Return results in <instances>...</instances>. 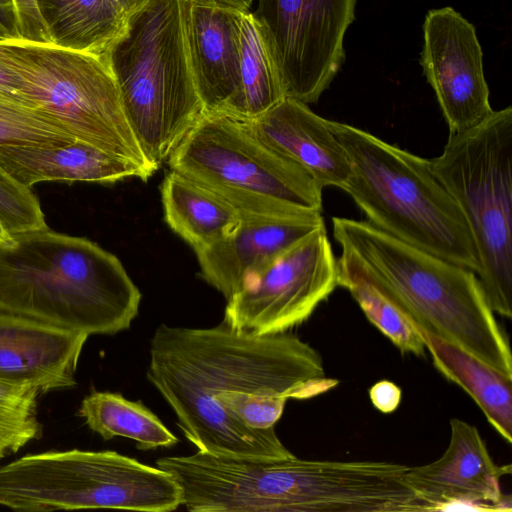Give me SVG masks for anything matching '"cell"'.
Segmentation results:
<instances>
[{"label": "cell", "instance_id": "obj_26", "mask_svg": "<svg viewBox=\"0 0 512 512\" xmlns=\"http://www.w3.org/2000/svg\"><path fill=\"white\" fill-rule=\"evenodd\" d=\"M41 395L34 386L0 380V459L42 436L38 418Z\"/></svg>", "mask_w": 512, "mask_h": 512}, {"label": "cell", "instance_id": "obj_19", "mask_svg": "<svg viewBox=\"0 0 512 512\" xmlns=\"http://www.w3.org/2000/svg\"><path fill=\"white\" fill-rule=\"evenodd\" d=\"M160 194L165 222L194 251L223 239L239 222L231 204L174 170L165 175Z\"/></svg>", "mask_w": 512, "mask_h": 512}, {"label": "cell", "instance_id": "obj_1", "mask_svg": "<svg viewBox=\"0 0 512 512\" xmlns=\"http://www.w3.org/2000/svg\"><path fill=\"white\" fill-rule=\"evenodd\" d=\"M147 379L198 451L241 457L220 413L227 394L304 400L338 385L317 350L286 332L254 334L224 322L210 328L160 324L150 341Z\"/></svg>", "mask_w": 512, "mask_h": 512}, {"label": "cell", "instance_id": "obj_14", "mask_svg": "<svg viewBox=\"0 0 512 512\" xmlns=\"http://www.w3.org/2000/svg\"><path fill=\"white\" fill-rule=\"evenodd\" d=\"M241 13L213 0H182L186 50L202 113L241 118Z\"/></svg>", "mask_w": 512, "mask_h": 512}, {"label": "cell", "instance_id": "obj_2", "mask_svg": "<svg viewBox=\"0 0 512 512\" xmlns=\"http://www.w3.org/2000/svg\"><path fill=\"white\" fill-rule=\"evenodd\" d=\"M141 298L120 260L87 238L47 228L0 245V311L114 335L130 328Z\"/></svg>", "mask_w": 512, "mask_h": 512}, {"label": "cell", "instance_id": "obj_32", "mask_svg": "<svg viewBox=\"0 0 512 512\" xmlns=\"http://www.w3.org/2000/svg\"><path fill=\"white\" fill-rule=\"evenodd\" d=\"M120 10L126 17L129 13L133 12L146 0H115Z\"/></svg>", "mask_w": 512, "mask_h": 512}, {"label": "cell", "instance_id": "obj_18", "mask_svg": "<svg viewBox=\"0 0 512 512\" xmlns=\"http://www.w3.org/2000/svg\"><path fill=\"white\" fill-rule=\"evenodd\" d=\"M0 167L20 184L93 182L115 184L127 178L147 181L154 172L86 142L61 146H0Z\"/></svg>", "mask_w": 512, "mask_h": 512}, {"label": "cell", "instance_id": "obj_15", "mask_svg": "<svg viewBox=\"0 0 512 512\" xmlns=\"http://www.w3.org/2000/svg\"><path fill=\"white\" fill-rule=\"evenodd\" d=\"M239 214V222L230 234L194 251L201 278L225 299L237 291L248 273L325 228L321 212Z\"/></svg>", "mask_w": 512, "mask_h": 512}, {"label": "cell", "instance_id": "obj_22", "mask_svg": "<svg viewBox=\"0 0 512 512\" xmlns=\"http://www.w3.org/2000/svg\"><path fill=\"white\" fill-rule=\"evenodd\" d=\"M78 413L104 440L126 437L140 450L170 448L179 441L142 401L128 400L120 393L92 391L83 398Z\"/></svg>", "mask_w": 512, "mask_h": 512}, {"label": "cell", "instance_id": "obj_20", "mask_svg": "<svg viewBox=\"0 0 512 512\" xmlns=\"http://www.w3.org/2000/svg\"><path fill=\"white\" fill-rule=\"evenodd\" d=\"M421 334L435 368L459 385L477 403L489 424L512 441V377H509L467 351L424 330Z\"/></svg>", "mask_w": 512, "mask_h": 512}, {"label": "cell", "instance_id": "obj_5", "mask_svg": "<svg viewBox=\"0 0 512 512\" xmlns=\"http://www.w3.org/2000/svg\"><path fill=\"white\" fill-rule=\"evenodd\" d=\"M126 119L157 169L202 114L183 29L182 0H146L102 55Z\"/></svg>", "mask_w": 512, "mask_h": 512}, {"label": "cell", "instance_id": "obj_31", "mask_svg": "<svg viewBox=\"0 0 512 512\" xmlns=\"http://www.w3.org/2000/svg\"><path fill=\"white\" fill-rule=\"evenodd\" d=\"M0 92L20 101V80L0 59ZM23 102V101H22ZM25 103V102H24Z\"/></svg>", "mask_w": 512, "mask_h": 512}, {"label": "cell", "instance_id": "obj_21", "mask_svg": "<svg viewBox=\"0 0 512 512\" xmlns=\"http://www.w3.org/2000/svg\"><path fill=\"white\" fill-rule=\"evenodd\" d=\"M53 45L102 56L125 16L115 0H36Z\"/></svg>", "mask_w": 512, "mask_h": 512}, {"label": "cell", "instance_id": "obj_8", "mask_svg": "<svg viewBox=\"0 0 512 512\" xmlns=\"http://www.w3.org/2000/svg\"><path fill=\"white\" fill-rule=\"evenodd\" d=\"M167 162L239 213L322 212L323 188L264 143L248 120L202 113Z\"/></svg>", "mask_w": 512, "mask_h": 512}, {"label": "cell", "instance_id": "obj_24", "mask_svg": "<svg viewBox=\"0 0 512 512\" xmlns=\"http://www.w3.org/2000/svg\"><path fill=\"white\" fill-rule=\"evenodd\" d=\"M338 286L347 289L367 319L403 353L425 355L424 340L405 314L368 278L358 264L341 253Z\"/></svg>", "mask_w": 512, "mask_h": 512}, {"label": "cell", "instance_id": "obj_17", "mask_svg": "<svg viewBox=\"0 0 512 512\" xmlns=\"http://www.w3.org/2000/svg\"><path fill=\"white\" fill-rule=\"evenodd\" d=\"M248 122L264 143L303 168L322 188H345L351 175L348 156L329 120L306 103L285 97Z\"/></svg>", "mask_w": 512, "mask_h": 512}, {"label": "cell", "instance_id": "obj_4", "mask_svg": "<svg viewBox=\"0 0 512 512\" xmlns=\"http://www.w3.org/2000/svg\"><path fill=\"white\" fill-rule=\"evenodd\" d=\"M329 126L351 165L343 190L368 222L478 275L480 259L470 228L434 175L430 160L349 124L329 120Z\"/></svg>", "mask_w": 512, "mask_h": 512}, {"label": "cell", "instance_id": "obj_30", "mask_svg": "<svg viewBox=\"0 0 512 512\" xmlns=\"http://www.w3.org/2000/svg\"><path fill=\"white\" fill-rule=\"evenodd\" d=\"M0 33L5 39H19L12 0H0Z\"/></svg>", "mask_w": 512, "mask_h": 512}, {"label": "cell", "instance_id": "obj_6", "mask_svg": "<svg viewBox=\"0 0 512 512\" xmlns=\"http://www.w3.org/2000/svg\"><path fill=\"white\" fill-rule=\"evenodd\" d=\"M431 168L463 213L480 259L477 275L494 313L512 316V108L450 133Z\"/></svg>", "mask_w": 512, "mask_h": 512}, {"label": "cell", "instance_id": "obj_33", "mask_svg": "<svg viewBox=\"0 0 512 512\" xmlns=\"http://www.w3.org/2000/svg\"><path fill=\"white\" fill-rule=\"evenodd\" d=\"M231 7H234L236 9L246 11L250 10L252 3L254 0H213Z\"/></svg>", "mask_w": 512, "mask_h": 512}, {"label": "cell", "instance_id": "obj_29", "mask_svg": "<svg viewBox=\"0 0 512 512\" xmlns=\"http://www.w3.org/2000/svg\"><path fill=\"white\" fill-rule=\"evenodd\" d=\"M373 406L383 413L395 411L401 403V388L388 380L376 382L369 390Z\"/></svg>", "mask_w": 512, "mask_h": 512}, {"label": "cell", "instance_id": "obj_10", "mask_svg": "<svg viewBox=\"0 0 512 512\" xmlns=\"http://www.w3.org/2000/svg\"><path fill=\"white\" fill-rule=\"evenodd\" d=\"M338 286V263L321 228L248 273L226 299L223 321L254 334L286 332L306 321Z\"/></svg>", "mask_w": 512, "mask_h": 512}, {"label": "cell", "instance_id": "obj_13", "mask_svg": "<svg viewBox=\"0 0 512 512\" xmlns=\"http://www.w3.org/2000/svg\"><path fill=\"white\" fill-rule=\"evenodd\" d=\"M450 440L440 458L409 467L405 479L430 511L466 505L473 510L511 511V498L501 492L500 480L511 465H497L477 428L461 419L450 420Z\"/></svg>", "mask_w": 512, "mask_h": 512}, {"label": "cell", "instance_id": "obj_27", "mask_svg": "<svg viewBox=\"0 0 512 512\" xmlns=\"http://www.w3.org/2000/svg\"><path fill=\"white\" fill-rule=\"evenodd\" d=\"M0 219L11 234L48 228L37 196L1 167Z\"/></svg>", "mask_w": 512, "mask_h": 512}, {"label": "cell", "instance_id": "obj_35", "mask_svg": "<svg viewBox=\"0 0 512 512\" xmlns=\"http://www.w3.org/2000/svg\"><path fill=\"white\" fill-rule=\"evenodd\" d=\"M5 39L3 35L0 33V40Z\"/></svg>", "mask_w": 512, "mask_h": 512}, {"label": "cell", "instance_id": "obj_3", "mask_svg": "<svg viewBox=\"0 0 512 512\" xmlns=\"http://www.w3.org/2000/svg\"><path fill=\"white\" fill-rule=\"evenodd\" d=\"M341 253L352 258L416 329L512 377V355L477 275L404 243L368 221L333 217Z\"/></svg>", "mask_w": 512, "mask_h": 512}, {"label": "cell", "instance_id": "obj_9", "mask_svg": "<svg viewBox=\"0 0 512 512\" xmlns=\"http://www.w3.org/2000/svg\"><path fill=\"white\" fill-rule=\"evenodd\" d=\"M0 59L20 80V98L77 140L158 170L145 156L102 56L51 43L0 40Z\"/></svg>", "mask_w": 512, "mask_h": 512}, {"label": "cell", "instance_id": "obj_11", "mask_svg": "<svg viewBox=\"0 0 512 512\" xmlns=\"http://www.w3.org/2000/svg\"><path fill=\"white\" fill-rule=\"evenodd\" d=\"M356 0H257L253 12L285 97L315 103L345 59L344 35Z\"/></svg>", "mask_w": 512, "mask_h": 512}, {"label": "cell", "instance_id": "obj_12", "mask_svg": "<svg viewBox=\"0 0 512 512\" xmlns=\"http://www.w3.org/2000/svg\"><path fill=\"white\" fill-rule=\"evenodd\" d=\"M423 29L421 65L450 133L476 126L493 109L474 26L444 7L427 13Z\"/></svg>", "mask_w": 512, "mask_h": 512}, {"label": "cell", "instance_id": "obj_23", "mask_svg": "<svg viewBox=\"0 0 512 512\" xmlns=\"http://www.w3.org/2000/svg\"><path fill=\"white\" fill-rule=\"evenodd\" d=\"M241 118L252 120L285 98L262 29L250 10L240 19Z\"/></svg>", "mask_w": 512, "mask_h": 512}, {"label": "cell", "instance_id": "obj_28", "mask_svg": "<svg viewBox=\"0 0 512 512\" xmlns=\"http://www.w3.org/2000/svg\"><path fill=\"white\" fill-rule=\"evenodd\" d=\"M17 20L19 39L51 43L38 11L36 0H12Z\"/></svg>", "mask_w": 512, "mask_h": 512}, {"label": "cell", "instance_id": "obj_7", "mask_svg": "<svg viewBox=\"0 0 512 512\" xmlns=\"http://www.w3.org/2000/svg\"><path fill=\"white\" fill-rule=\"evenodd\" d=\"M182 501L172 475L116 451H48L0 467V506L15 511L169 512Z\"/></svg>", "mask_w": 512, "mask_h": 512}, {"label": "cell", "instance_id": "obj_16", "mask_svg": "<svg viewBox=\"0 0 512 512\" xmlns=\"http://www.w3.org/2000/svg\"><path fill=\"white\" fill-rule=\"evenodd\" d=\"M88 336L0 311V380L42 394L72 388Z\"/></svg>", "mask_w": 512, "mask_h": 512}, {"label": "cell", "instance_id": "obj_25", "mask_svg": "<svg viewBox=\"0 0 512 512\" xmlns=\"http://www.w3.org/2000/svg\"><path fill=\"white\" fill-rule=\"evenodd\" d=\"M75 140L49 115L0 92V146H61Z\"/></svg>", "mask_w": 512, "mask_h": 512}, {"label": "cell", "instance_id": "obj_34", "mask_svg": "<svg viewBox=\"0 0 512 512\" xmlns=\"http://www.w3.org/2000/svg\"><path fill=\"white\" fill-rule=\"evenodd\" d=\"M13 239V234L6 228L3 221L0 219V245L9 244Z\"/></svg>", "mask_w": 512, "mask_h": 512}]
</instances>
